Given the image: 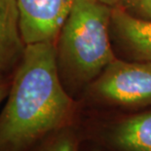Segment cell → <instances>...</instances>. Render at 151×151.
I'll return each instance as SVG.
<instances>
[{
  "mask_svg": "<svg viewBox=\"0 0 151 151\" xmlns=\"http://www.w3.org/2000/svg\"><path fill=\"white\" fill-rule=\"evenodd\" d=\"M75 102L63 86L54 43L27 45L0 112V151H31L71 126Z\"/></svg>",
  "mask_w": 151,
  "mask_h": 151,
  "instance_id": "1",
  "label": "cell"
},
{
  "mask_svg": "<svg viewBox=\"0 0 151 151\" xmlns=\"http://www.w3.org/2000/svg\"><path fill=\"white\" fill-rule=\"evenodd\" d=\"M112 9L99 0H75L55 44L59 74L69 95L116 60L109 41Z\"/></svg>",
  "mask_w": 151,
  "mask_h": 151,
  "instance_id": "2",
  "label": "cell"
},
{
  "mask_svg": "<svg viewBox=\"0 0 151 151\" xmlns=\"http://www.w3.org/2000/svg\"><path fill=\"white\" fill-rule=\"evenodd\" d=\"M92 93L95 98L111 104H151V62L114 60L93 81Z\"/></svg>",
  "mask_w": 151,
  "mask_h": 151,
  "instance_id": "3",
  "label": "cell"
},
{
  "mask_svg": "<svg viewBox=\"0 0 151 151\" xmlns=\"http://www.w3.org/2000/svg\"><path fill=\"white\" fill-rule=\"evenodd\" d=\"M74 3L75 0H17L24 43L56 44Z\"/></svg>",
  "mask_w": 151,
  "mask_h": 151,
  "instance_id": "4",
  "label": "cell"
},
{
  "mask_svg": "<svg viewBox=\"0 0 151 151\" xmlns=\"http://www.w3.org/2000/svg\"><path fill=\"white\" fill-rule=\"evenodd\" d=\"M25 49L17 0H0V74H14Z\"/></svg>",
  "mask_w": 151,
  "mask_h": 151,
  "instance_id": "5",
  "label": "cell"
},
{
  "mask_svg": "<svg viewBox=\"0 0 151 151\" xmlns=\"http://www.w3.org/2000/svg\"><path fill=\"white\" fill-rule=\"evenodd\" d=\"M111 24L121 45L134 59L151 62V21L136 18L116 7L112 9Z\"/></svg>",
  "mask_w": 151,
  "mask_h": 151,
  "instance_id": "6",
  "label": "cell"
},
{
  "mask_svg": "<svg viewBox=\"0 0 151 151\" xmlns=\"http://www.w3.org/2000/svg\"><path fill=\"white\" fill-rule=\"evenodd\" d=\"M111 140L122 151H151V111L120 122L112 132Z\"/></svg>",
  "mask_w": 151,
  "mask_h": 151,
  "instance_id": "7",
  "label": "cell"
},
{
  "mask_svg": "<svg viewBox=\"0 0 151 151\" xmlns=\"http://www.w3.org/2000/svg\"><path fill=\"white\" fill-rule=\"evenodd\" d=\"M31 151H78V139L68 126L49 134Z\"/></svg>",
  "mask_w": 151,
  "mask_h": 151,
  "instance_id": "8",
  "label": "cell"
},
{
  "mask_svg": "<svg viewBox=\"0 0 151 151\" xmlns=\"http://www.w3.org/2000/svg\"><path fill=\"white\" fill-rule=\"evenodd\" d=\"M121 7L134 17L151 21V0H126Z\"/></svg>",
  "mask_w": 151,
  "mask_h": 151,
  "instance_id": "9",
  "label": "cell"
},
{
  "mask_svg": "<svg viewBox=\"0 0 151 151\" xmlns=\"http://www.w3.org/2000/svg\"><path fill=\"white\" fill-rule=\"evenodd\" d=\"M13 75L0 74V104L5 101L10 91Z\"/></svg>",
  "mask_w": 151,
  "mask_h": 151,
  "instance_id": "10",
  "label": "cell"
},
{
  "mask_svg": "<svg viewBox=\"0 0 151 151\" xmlns=\"http://www.w3.org/2000/svg\"><path fill=\"white\" fill-rule=\"evenodd\" d=\"M99 1L104 2V4L110 6L112 8H116V7H121L126 0H99Z\"/></svg>",
  "mask_w": 151,
  "mask_h": 151,
  "instance_id": "11",
  "label": "cell"
}]
</instances>
